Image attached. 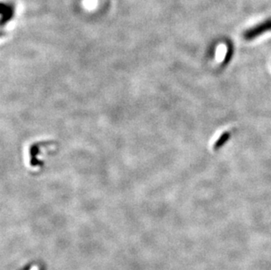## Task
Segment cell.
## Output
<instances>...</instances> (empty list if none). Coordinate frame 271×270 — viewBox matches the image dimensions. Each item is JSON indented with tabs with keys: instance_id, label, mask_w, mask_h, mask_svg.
I'll use <instances>...</instances> for the list:
<instances>
[{
	"instance_id": "1",
	"label": "cell",
	"mask_w": 271,
	"mask_h": 270,
	"mask_svg": "<svg viewBox=\"0 0 271 270\" xmlns=\"http://www.w3.org/2000/svg\"><path fill=\"white\" fill-rule=\"evenodd\" d=\"M270 31H271V20H268L263 22L262 24L257 25L254 28L248 29L247 31L244 32L243 36L245 40H252Z\"/></svg>"
},
{
	"instance_id": "2",
	"label": "cell",
	"mask_w": 271,
	"mask_h": 270,
	"mask_svg": "<svg viewBox=\"0 0 271 270\" xmlns=\"http://www.w3.org/2000/svg\"><path fill=\"white\" fill-rule=\"evenodd\" d=\"M230 133H228V132H226V133H222V134H221V136H220V137H219V139L216 141V142L214 143V145H213V149H214V150H219V149H221L223 146L225 145V144L227 143L228 140L230 139Z\"/></svg>"
}]
</instances>
